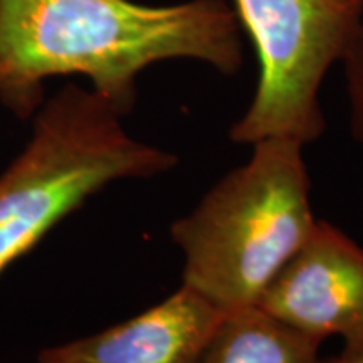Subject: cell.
<instances>
[{"label":"cell","mask_w":363,"mask_h":363,"mask_svg":"<svg viewBox=\"0 0 363 363\" xmlns=\"http://www.w3.org/2000/svg\"><path fill=\"white\" fill-rule=\"evenodd\" d=\"M170 59L238 72L234 9L224 0H0V104L19 120H33L43 106L45 81L74 74L128 115L138 76Z\"/></svg>","instance_id":"6da1fadb"},{"label":"cell","mask_w":363,"mask_h":363,"mask_svg":"<svg viewBox=\"0 0 363 363\" xmlns=\"http://www.w3.org/2000/svg\"><path fill=\"white\" fill-rule=\"evenodd\" d=\"M251 160L203 195L170 234L184 251V284L222 313L254 308L316 224L303 147L254 143Z\"/></svg>","instance_id":"7a4b0ae2"},{"label":"cell","mask_w":363,"mask_h":363,"mask_svg":"<svg viewBox=\"0 0 363 363\" xmlns=\"http://www.w3.org/2000/svg\"><path fill=\"white\" fill-rule=\"evenodd\" d=\"M123 116L76 84L43 103L29 142L0 174V274L106 185L177 165L174 153L135 140Z\"/></svg>","instance_id":"3957f363"},{"label":"cell","mask_w":363,"mask_h":363,"mask_svg":"<svg viewBox=\"0 0 363 363\" xmlns=\"http://www.w3.org/2000/svg\"><path fill=\"white\" fill-rule=\"evenodd\" d=\"M256 49L259 78L247 111L230 128L235 143L266 138L311 143L325 131L318 94L326 72L357 38L363 0H233Z\"/></svg>","instance_id":"277c9868"},{"label":"cell","mask_w":363,"mask_h":363,"mask_svg":"<svg viewBox=\"0 0 363 363\" xmlns=\"http://www.w3.org/2000/svg\"><path fill=\"white\" fill-rule=\"evenodd\" d=\"M256 308L320 342L337 335L343 355H363V249L337 227L316 220Z\"/></svg>","instance_id":"5b68a950"},{"label":"cell","mask_w":363,"mask_h":363,"mask_svg":"<svg viewBox=\"0 0 363 363\" xmlns=\"http://www.w3.org/2000/svg\"><path fill=\"white\" fill-rule=\"evenodd\" d=\"M224 313L182 286L123 323L43 348L39 363H199Z\"/></svg>","instance_id":"8992f818"},{"label":"cell","mask_w":363,"mask_h":363,"mask_svg":"<svg viewBox=\"0 0 363 363\" xmlns=\"http://www.w3.org/2000/svg\"><path fill=\"white\" fill-rule=\"evenodd\" d=\"M320 345L254 306L222 315L199 363H320Z\"/></svg>","instance_id":"52a82bcc"},{"label":"cell","mask_w":363,"mask_h":363,"mask_svg":"<svg viewBox=\"0 0 363 363\" xmlns=\"http://www.w3.org/2000/svg\"><path fill=\"white\" fill-rule=\"evenodd\" d=\"M342 62L347 76L348 99H350L352 133L358 142L363 143V21Z\"/></svg>","instance_id":"ba28073f"},{"label":"cell","mask_w":363,"mask_h":363,"mask_svg":"<svg viewBox=\"0 0 363 363\" xmlns=\"http://www.w3.org/2000/svg\"><path fill=\"white\" fill-rule=\"evenodd\" d=\"M320 363H363V355H343L331 357L328 360H320Z\"/></svg>","instance_id":"9c48e42d"}]
</instances>
